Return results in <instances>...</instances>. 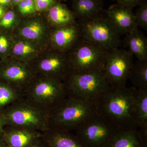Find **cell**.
Segmentation results:
<instances>
[{
  "label": "cell",
  "mask_w": 147,
  "mask_h": 147,
  "mask_svg": "<svg viewBox=\"0 0 147 147\" xmlns=\"http://www.w3.org/2000/svg\"><path fill=\"white\" fill-rule=\"evenodd\" d=\"M4 12L5 11L3 8L2 7L0 6V18H1L3 16Z\"/></svg>",
  "instance_id": "cell-35"
},
{
  "label": "cell",
  "mask_w": 147,
  "mask_h": 147,
  "mask_svg": "<svg viewBox=\"0 0 147 147\" xmlns=\"http://www.w3.org/2000/svg\"><path fill=\"white\" fill-rule=\"evenodd\" d=\"M118 129L97 113L75 130V135L84 147H105Z\"/></svg>",
  "instance_id": "cell-8"
},
{
  "label": "cell",
  "mask_w": 147,
  "mask_h": 147,
  "mask_svg": "<svg viewBox=\"0 0 147 147\" xmlns=\"http://www.w3.org/2000/svg\"><path fill=\"white\" fill-rule=\"evenodd\" d=\"M125 47L139 60H147V38L139 27L126 34L124 40Z\"/></svg>",
  "instance_id": "cell-17"
},
{
  "label": "cell",
  "mask_w": 147,
  "mask_h": 147,
  "mask_svg": "<svg viewBox=\"0 0 147 147\" xmlns=\"http://www.w3.org/2000/svg\"><path fill=\"white\" fill-rule=\"evenodd\" d=\"M13 2L16 3H19L21 2L22 1H24V0H12Z\"/></svg>",
  "instance_id": "cell-36"
},
{
  "label": "cell",
  "mask_w": 147,
  "mask_h": 147,
  "mask_svg": "<svg viewBox=\"0 0 147 147\" xmlns=\"http://www.w3.org/2000/svg\"><path fill=\"white\" fill-rule=\"evenodd\" d=\"M34 74L32 69L26 65L13 63L3 69L1 76L7 84L24 92L35 76Z\"/></svg>",
  "instance_id": "cell-13"
},
{
  "label": "cell",
  "mask_w": 147,
  "mask_h": 147,
  "mask_svg": "<svg viewBox=\"0 0 147 147\" xmlns=\"http://www.w3.org/2000/svg\"><path fill=\"white\" fill-rule=\"evenodd\" d=\"M50 21L55 26L59 28L75 24V15L66 7L61 3L55 4L48 13Z\"/></svg>",
  "instance_id": "cell-20"
},
{
  "label": "cell",
  "mask_w": 147,
  "mask_h": 147,
  "mask_svg": "<svg viewBox=\"0 0 147 147\" xmlns=\"http://www.w3.org/2000/svg\"><path fill=\"white\" fill-rule=\"evenodd\" d=\"M44 30V27L41 23L37 21H32L22 28L21 34L25 38L35 40L41 37Z\"/></svg>",
  "instance_id": "cell-23"
},
{
  "label": "cell",
  "mask_w": 147,
  "mask_h": 147,
  "mask_svg": "<svg viewBox=\"0 0 147 147\" xmlns=\"http://www.w3.org/2000/svg\"><path fill=\"white\" fill-rule=\"evenodd\" d=\"M23 94L27 100L48 110L67 96L63 82L44 75L35 76Z\"/></svg>",
  "instance_id": "cell-6"
},
{
  "label": "cell",
  "mask_w": 147,
  "mask_h": 147,
  "mask_svg": "<svg viewBox=\"0 0 147 147\" xmlns=\"http://www.w3.org/2000/svg\"><path fill=\"white\" fill-rule=\"evenodd\" d=\"M29 147H50L42 139V137Z\"/></svg>",
  "instance_id": "cell-31"
},
{
  "label": "cell",
  "mask_w": 147,
  "mask_h": 147,
  "mask_svg": "<svg viewBox=\"0 0 147 147\" xmlns=\"http://www.w3.org/2000/svg\"><path fill=\"white\" fill-rule=\"evenodd\" d=\"M7 125L43 132L50 128L49 110L22 98L1 113Z\"/></svg>",
  "instance_id": "cell-3"
},
{
  "label": "cell",
  "mask_w": 147,
  "mask_h": 147,
  "mask_svg": "<svg viewBox=\"0 0 147 147\" xmlns=\"http://www.w3.org/2000/svg\"><path fill=\"white\" fill-rule=\"evenodd\" d=\"M9 42L7 38L4 36H0V53H5L9 47Z\"/></svg>",
  "instance_id": "cell-30"
},
{
  "label": "cell",
  "mask_w": 147,
  "mask_h": 147,
  "mask_svg": "<svg viewBox=\"0 0 147 147\" xmlns=\"http://www.w3.org/2000/svg\"><path fill=\"white\" fill-rule=\"evenodd\" d=\"M63 82L67 96L95 103L110 87L101 71L70 74Z\"/></svg>",
  "instance_id": "cell-4"
},
{
  "label": "cell",
  "mask_w": 147,
  "mask_h": 147,
  "mask_svg": "<svg viewBox=\"0 0 147 147\" xmlns=\"http://www.w3.org/2000/svg\"><path fill=\"white\" fill-rule=\"evenodd\" d=\"M133 9L113 5L105 11L108 20L120 34H127L138 27Z\"/></svg>",
  "instance_id": "cell-11"
},
{
  "label": "cell",
  "mask_w": 147,
  "mask_h": 147,
  "mask_svg": "<svg viewBox=\"0 0 147 147\" xmlns=\"http://www.w3.org/2000/svg\"><path fill=\"white\" fill-rule=\"evenodd\" d=\"M0 147H8L4 142L1 135H0Z\"/></svg>",
  "instance_id": "cell-33"
},
{
  "label": "cell",
  "mask_w": 147,
  "mask_h": 147,
  "mask_svg": "<svg viewBox=\"0 0 147 147\" xmlns=\"http://www.w3.org/2000/svg\"><path fill=\"white\" fill-rule=\"evenodd\" d=\"M15 15L12 11L7 12L3 16L0 21V26L7 28L11 27L15 20Z\"/></svg>",
  "instance_id": "cell-27"
},
{
  "label": "cell",
  "mask_w": 147,
  "mask_h": 147,
  "mask_svg": "<svg viewBox=\"0 0 147 147\" xmlns=\"http://www.w3.org/2000/svg\"><path fill=\"white\" fill-rule=\"evenodd\" d=\"M135 21L138 27L147 30V2L139 6V7L134 13Z\"/></svg>",
  "instance_id": "cell-25"
},
{
  "label": "cell",
  "mask_w": 147,
  "mask_h": 147,
  "mask_svg": "<svg viewBox=\"0 0 147 147\" xmlns=\"http://www.w3.org/2000/svg\"><path fill=\"white\" fill-rule=\"evenodd\" d=\"M72 48L68 57L70 74L102 71L108 51L82 38Z\"/></svg>",
  "instance_id": "cell-5"
},
{
  "label": "cell",
  "mask_w": 147,
  "mask_h": 147,
  "mask_svg": "<svg viewBox=\"0 0 147 147\" xmlns=\"http://www.w3.org/2000/svg\"><path fill=\"white\" fill-rule=\"evenodd\" d=\"M81 38L94 43L109 51L121 45L120 35L107 18L100 14L79 20Z\"/></svg>",
  "instance_id": "cell-7"
},
{
  "label": "cell",
  "mask_w": 147,
  "mask_h": 147,
  "mask_svg": "<svg viewBox=\"0 0 147 147\" xmlns=\"http://www.w3.org/2000/svg\"><path fill=\"white\" fill-rule=\"evenodd\" d=\"M42 135L41 131L10 125H7L1 134L8 147H29Z\"/></svg>",
  "instance_id": "cell-12"
},
{
  "label": "cell",
  "mask_w": 147,
  "mask_h": 147,
  "mask_svg": "<svg viewBox=\"0 0 147 147\" xmlns=\"http://www.w3.org/2000/svg\"><path fill=\"white\" fill-rule=\"evenodd\" d=\"M128 79L131 81L133 87L147 90V60H137L134 62Z\"/></svg>",
  "instance_id": "cell-21"
},
{
  "label": "cell",
  "mask_w": 147,
  "mask_h": 147,
  "mask_svg": "<svg viewBox=\"0 0 147 147\" xmlns=\"http://www.w3.org/2000/svg\"><path fill=\"white\" fill-rule=\"evenodd\" d=\"M97 113L119 129L137 128L129 88L110 86L96 102Z\"/></svg>",
  "instance_id": "cell-1"
},
{
  "label": "cell",
  "mask_w": 147,
  "mask_h": 147,
  "mask_svg": "<svg viewBox=\"0 0 147 147\" xmlns=\"http://www.w3.org/2000/svg\"><path fill=\"white\" fill-rule=\"evenodd\" d=\"M133 63V54L117 47L108 51L102 71L110 86H126Z\"/></svg>",
  "instance_id": "cell-9"
},
{
  "label": "cell",
  "mask_w": 147,
  "mask_h": 147,
  "mask_svg": "<svg viewBox=\"0 0 147 147\" xmlns=\"http://www.w3.org/2000/svg\"><path fill=\"white\" fill-rule=\"evenodd\" d=\"M96 1H103V0H96Z\"/></svg>",
  "instance_id": "cell-37"
},
{
  "label": "cell",
  "mask_w": 147,
  "mask_h": 147,
  "mask_svg": "<svg viewBox=\"0 0 147 147\" xmlns=\"http://www.w3.org/2000/svg\"><path fill=\"white\" fill-rule=\"evenodd\" d=\"M133 96L134 120L137 128L147 127V90L129 88Z\"/></svg>",
  "instance_id": "cell-18"
},
{
  "label": "cell",
  "mask_w": 147,
  "mask_h": 147,
  "mask_svg": "<svg viewBox=\"0 0 147 147\" xmlns=\"http://www.w3.org/2000/svg\"><path fill=\"white\" fill-rule=\"evenodd\" d=\"M55 1V0H34L36 10H45L52 5Z\"/></svg>",
  "instance_id": "cell-29"
},
{
  "label": "cell",
  "mask_w": 147,
  "mask_h": 147,
  "mask_svg": "<svg viewBox=\"0 0 147 147\" xmlns=\"http://www.w3.org/2000/svg\"><path fill=\"white\" fill-rule=\"evenodd\" d=\"M42 138L50 147H84L71 131L50 128L42 132Z\"/></svg>",
  "instance_id": "cell-15"
},
{
  "label": "cell",
  "mask_w": 147,
  "mask_h": 147,
  "mask_svg": "<svg viewBox=\"0 0 147 147\" xmlns=\"http://www.w3.org/2000/svg\"><path fill=\"white\" fill-rule=\"evenodd\" d=\"M105 147H147L140 138L137 128L118 129Z\"/></svg>",
  "instance_id": "cell-16"
},
{
  "label": "cell",
  "mask_w": 147,
  "mask_h": 147,
  "mask_svg": "<svg viewBox=\"0 0 147 147\" xmlns=\"http://www.w3.org/2000/svg\"><path fill=\"white\" fill-rule=\"evenodd\" d=\"M18 8L22 14H28L36 10L34 0H24L19 3Z\"/></svg>",
  "instance_id": "cell-26"
},
{
  "label": "cell",
  "mask_w": 147,
  "mask_h": 147,
  "mask_svg": "<svg viewBox=\"0 0 147 147\" xmlns=\"http://www.w3.org/2000/svg\"><path fill=\"white\" fill-rule=\"evenodd\" d=\"M23 97V92L15 87L7 83L0 84V110H3V112L9 105Z\"/></svg>",
  "instance_id": "cell-22"
},
{
  "label": "cell",
  "mask_w": 147,
  "mask_h": 147,
  "mask_svg": "<svg viewBox=\"0 0 147 147\" xmlns=\"http://www.w3.org/2000/svg\"><path fill=\"white\" fill-rule=\"evenodd\" d=\"M49 112L50 128L71 131L97 113V110L95 102L66 96Z\"/></svg>",
  "instance_id": "cell-2"
},
{
  "label": "cell",
  "mask_w": 147,
  "mask_h": 147,
  "mask_svg": "<svg viewBox=\"0 0 147 147\" xmlns=\"http://www.w3.org/2000/svg\"><path fill=\"white\" fill-rule=\"evenodd\" d=\"M63 54H55L45 58L36 65V71L42 75L63 82L70 74L68 57Z\"/></svg>",
  "instance_id": "cell-10"
},
{
  "label": "cell",
  "mask_w": 147,
  "mask_h": 147,
  "mask_svg": "<svg viewBox=\"0 0 147 147\" xmlns=\"http://www.w3.org/2000/svg\"><path fill=\"white\" fill-rule=\"evenodd\" d=\"M75 16L79 20L88 19L100 14L103 10V1L96 0H73Z\"/></svg>",
  "instance_id": "cell-19"
},
{
  "label": "cell",
  "mask_w": 147,
  "mask_h": 147,
  "mask_svg": "<svg viewBox=\"0 0 147 147\" xmlns=\"http://www.w3.org/2000/svg\"><path fill=\"white\" fill-rule=\"evenodd\" d=\"M36 52V50L34 46L26 41L17 42L13 48V53L19 57H28L29 55H33Z\"/></svg>",
  "instance_id": "cell-24"
},
{
  "label": "cell",
  "mask_w": 147,
  "mask_h": 147,
  "mask_svg": "<svg viewBox=\"0 0 147 147\" xmlns=\"http://www.w3.org/2000/svg\"><path fill=\"white\" fill-rule=\"evenodd\" d=\"M11 0H0V4L7 5L10 3Z\"/></svg>",
  "instance_id": "cell-34"
},
{
  "label": "cell",
  "mask_w": 147,
  "mask_h": 147,
  "mask_svg": "<svg viewBox=\"0 0 147 147\" xmlns=\"http://www.w3.org/2000/svg\"><path fill=\"white\" fill-rule=\"evenodd\" d=\"M7 125L6 121L2 114H0V135L4 131L5 128Z\"/></svg>",
  "instance_id": "cell-32"
},
{
  "label": "cell",
  "mask_w": 147,
  "mask_h": 147,
  "mask_svg": "<svg viewBox=\"0 0 147 147\" xmlns=\"http://www.w3.org/2000/svg\"><path fill=\"white\" fill-rule=\"evenodd\" d=\"M52 38L53 44L58 50H69L81 38L78 25L74 24L57 28L53 32Z\"/></svg>",
  "instance_id": "cell-14"
},
{
  "label": "cell",
  "mask_w": 147,
  "mask_h": 147,
  "mask_svg": "<svg viewBox=\"0 0 147 147\" xmlns=\"http://www.w3.org/2000/svg\"><path fill=\"white\" fill-rule=\"evenodd\" d=\"M117 4L124 7L133 9L135 7L139 6L144 3L146 0H115Z\"/></svg>",
  "instance_id": "cell-28"
}]
</instances>
